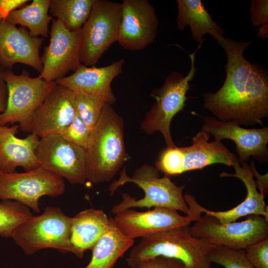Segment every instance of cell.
<instances>
[{
    "label": "cell",
    "instance_id": "6da1fadb",
    "mask_svg": "<svg viewBox=\"0 0 268 268\" xmlns=\"http://www.w3.org/2000/svg\"><path fill=\"white\" fill-rule=\"evenodd\" d=\"M217 42L227 57L226 77L216 92L204 94V107L221 121L241 126L263 125V119L268 116V73L244 57L252 42L224 36Z\"/></svg>",
    "mask_w": 268,
    "mask_h": 268
},
{
    "label": "cell",
    "instance_id": "7a4b0ae2",
    "mask_svg": "<svg viewBox=\"0 0 268 268\" xmlns=\"http://www.w3.org/2000/svg\"><path fill=\"white\" fill-rule=\"evenodd\" d=\"M85 150L87 181L92 184L110 181L126 161L123 120L112 105L104 106Z\"/></svg>",
    "mask_w": 268,
    "mask_h": 268
},
{
    "label": "cell",
    "instance_id": "3957f363",
    "mask_svg": "<svg viewBox=\"0 0 268 268\" xmlns=\"http://www.w3.org/2000/svg\"><path fill=\"white\" fill-rule=\"evenodd\" d=\"M217 246L193 236L188 227L163 230L142 238L126 261L135 267L158 257L181 261L186 268H210L208 254Z\"/></svg>",
    "mask_w": 268,
    "mask_h": 268
},
{
    "label": "cell",
    "instance_id": "277c9868",
    "mask_svg": "<svg viewBox=\"0 0 268 268\" xmlns=\"http://www.w3.org/2000/svg\"><path fill=\"white\" fill-rule=\"evenodd\" d=\"M156 167L144 164L136 169L132 177L128 176L126 167L120 173L118 180L110 185L108 191L112 196L121 186L133 183L140 188L144 197L138 200L127 193L122 195V200L113 206L111 212L116 214L125 209L134 207H162L180 211L187 214L189 207L183 194L185 185L177 186L169 177H160Z\"/></svg>",
    "mask_w": 268,
    "mask_h": 268
},
{
    "label": "cell",
    "instance_id": "5b68a950",
    "mask_svg": "<svg viewBox=\"0 0 268 268\" xmlns=\"http://www.w3.org/2000/svg\"><path fill=\"white\" fill-rule=\"evenodd\" d=\"M201 45L200 44L195 52L189 54L191 66L187 75L179 71H173L166 77L161 86L153 89L150 93L155 102L146 113L140 128L148 134L160 132L167 148L176 146L171 135V123L173 117L185 106L186 94L190 87L189 83L197 72L195 55Z\"/></svg>",
    "mask_w": 268,
    "mask_h": 268
},
{
    "label": "cell",
    "instance_id": "8992f818",
    "mask_svg": "<svg viewBox=\"0 0 268 268\" xmlns=\"http://www.w3.org/2000/svg\"><path fill=\"white\" fill-rule=\"evenodd\" d=\"M71 222L72 217L59 207L47 206L42 214L32 215L19 224L11 237L27 255L46 248L72 253Z\"/></svg>",
    "mask_w": 268,
    "mask_h": 268
},
{
    "label": "cell",
    "instance_id": "52a82bcc",
    "mask_svg": "<svg viewBox=\"0 0 268 268\" xmlns=\"http://www.w3.org/2000/svg\"><path fill=\"white\" fill-rule=\"evenodd\" d=\"M8 90L7 104L5 111L0 114V125L18 123L24 132L31 133L33 115L56 85L38 76H30L24 70L15 74L11 69L2 71Z\"/></svg>",
    "mask_w": 268,
    "mask_h": 268
},
{
    "label": "cell",
    "instance_id": "ba28073f",
    "mask_svg": "<svg viewBox=\"0 0 268 268\" xmlns=\"http://www.w3.org/2000/svg\"><path fill=\"white\" fill-rule=\"evenodd\" d=\"M122 15L121 3L95 0L91 13L81 29L82 65L95 66L111 46L118 42Z\"/></svg>",
    "mask_w": 268,
    "mask_h": 268
},
{
    "label": "cell",
    "instance_id": "9c48e42d",
    "mask_svg": "<svg viewBox=\"0 0 268 268\" xmlns=\"http://www.w3.org/2000/svg\"><path fill=\"white\" fill-rule=\"evenodd\" d=\"M189 230L194 237L214 246L245 250L268 237V220L261 215H251L240 222L222 223L215 217L205 214L189 226Z\"/></svg>",
    "mask_w": 268,
    "mask_h": 268
},
{
    "label": "cell",
    "instance_id": "30bf717a",
    "mask_svg": "<svg viewBox=\"0 0 268 268\" xmlns=\"http://www.w3.org/2000/svg\"><path fill=\"white\" fill-rule=\"evenodd\" d=\"M65 191L64 179L41 166L24 172L0 175V200L17 201L38 213L42 197L56 198Z\"/></svg>",
    "mask_w": 268,
    "mask_h": 268
},
{
    "label": "cell",
    "instance_id": "8fae6325",
    "mask_svg": "<svg viewBox=\"0 0 268 268\" xmlns=\"http://www.w3.org/2000/svg\"><path fill=\"white\" fill-rule=\"evenodd\" d=\"M189 211L186 215L178 211L162 207H155L145 211H137L132 208L125 209L116 214L113 221L122 233L134 240L178 227H188L197 221L201 215L191 202H188Z\"/></svg>",
    "mask_w": 268,
    "mask_h": 268
},
{
    "label": "cell",
    "instance_id": "7c38bea8",
    "mask_svg": "<svg viewBox=\"0 0 268 268\" xmlns=\"http://www.w3.org/2000/svg\"><path fill=\"white\" fill-rule=\"evenodd\" d=\"M40 166L71 184L87 181L86 150L60 134L40 138L36 149Z\"/></svg>",
    "mask_w": 268,
    "mask_h": 268
},
{
    "label": "cell",
    "instance_id": "4fadbf2b",
    "mask_svg": "<svg viewBox=\"0 0 268 268\" xmlns=\"http://www.w3.org/2000/svg\"><path fill=\"white\" fill-rule=\"evenodd\" d=\"M50 34V43L41 58L43 68L39 76L47 81L56 82L82 64L81 29L70 31L59 20L53 19Z\"/></svg>",
    "mask_w": 268,
    "mask_h": 268
},
{
    "label": "cell",
    "instance_id": "5bb4252c",
    "mask_svg": "<svg viewBox=\"0 0 268 268\" xmlns=\"http://www.w3.org/2000/svg\"><path fill=\"white\" fill-rule=\"evenodd\" d=\"M118 42L125 49L140 51L156 37L158 20L154 6L147 0H124Z\"/></svg>",
    "mask_w": 268,
    "mask_h": 268
},
{
    "label": "cell",
    "instance_id": "9a60e30c",
    "mask_svg": "<svg viewBox=\"0 0 268 268\" xmlns=\"http://www.w3.org/2000/svg\"><path fill=\"white\" fill-rule=\"evenodd\" d=\"M202 130L213 136L214 140L228 139L235 142L239 163L253 157L260 162L268 159V127L246 129L233 122L218 120L214 117H205Z\"/></svg>",
    "mask_w": 268,
    "mask_h": 268
},
{
    "label": "cell",
    "instance_id": "2e32d148",
    "mask_svg": "<svg viewBox=\"0 0 268 268\" xmlns=\"http://www.w3.org/2000/svg\"><path fill=\"white\" fill-rule=\"evenodd\" d=\"M76 96L72 90L56 83L33 115L31 133L40 138L60 134L75 117Z\"/></svg>",
    "mask_w": 268,
    "mask_h": 268
},
{
    "label": "cell",
    "instance_id": "e0dca14e",
    "mask_svg": "<svg viewBox=\"0 0 268 268\" xmlns=\"http://www.w3.org/2000/svg\"><path fill=\"white\" fill-rule=\"evenodd\" d=\"M44 38L32 36L28 30L6 20L0 22V65L11 69L22 64L41 72L43 65L39 54Z\"/></svg>",
    "mask_w": 268,
    "mask_h": 268
},
{
    "label": "cell",
    "instance_id": "ac0fdd59",
    "mask_svg": "<svg viewBox=\"0 0 268 268\" xmlns=\"http://www.w3.org/2000/svg\"><path fill=\"white\" fill-rule=\"evenodd\" d=\"M125 60L120 59L110 65L98 67L81 64L70 75L56 81L75 93L96 96L112 105L116 101L112 88L113 80L121 73Z\"/></svg>",
    "mask_w": 268,
    "mask_h": 268
},
{
    "label": "cell",
    "instance_id": "d6986e66",
    "mask_svg": "<svg viewBox=\"0 0 268 268\" xmlns=\"http://www.w3.org/2000/svg\"><path fill=\"white\" fill-rule=\"evenodd\" d=\"M232 166L235 170L234 173L222 172L219 176L220 177H233L240 179L246 189L245 200L231 209L218 211L207 209L196 202V205L199 211L215 217L222 223L234 222L241 217L251 215H261L268 220V206L265 202L264 195L258 190L251 166L247 162L239 163L235 155Z\"/></svg>",
    "mask_w": 268,
    "mask_h": 268
},
{
    "label": "cell",
    "instance_id": "ffe728a7",
    "mask_svg": "<svg viewBox=\"0 0 268 268\" xmlns=\"http://www.w3.org/2000/svg\"><path fill=\"white\" fill-rule=\"evenodd\" d=\"M20 127L0 125V171L2 173L15 172L17 167L26 171L40 166L36 155L40 138L30 133L24 138L16 136Z\"/></svg>",
    "mask_w": 268,
    "mask_h": 268
},
{
    "label": "cell",
    "instance_id": "44dd1931",
    "mask_svg": "<svg viewBox=\"0 0 268 268\" xmlns=\"http://www.w3.org/2000/svg\"><path fill=\"white\" fill-rule=\"evenodd\" d=\"M210 136L208 132L201 129L192 138L191 145L181 147L183 173L216 163L232 166L235 154L221 141L209 142Z\"/></svg>",
    "mask_w": 268,
    "mask_h": 268
},
{
    "label": "cell",
    "instance_id": "7402d4cb",
    "mask_svg": "<svg viewBox=\"0 0 268 268\" xmlns=\"http://www.w3.org/2000/svg\"><path fill=\"white\" fill-rule=\"evenodd\" d=\"M109 223L110 217L99 209H86L72 217V253L78 258H82L86 251L93 249L106 231Z\"/></svg>",
    "mask_w": 268,
    "mask_h": 268
},
{
    "label": "cell",
    "instance_id": "603a6c76",
    "mask_svg": "<svg viewBox=\"0 0 268 268\" xmlns=\"http://www.w3.org/2000/svg\"><path fill=\"white\" fill-rule=\"evenodd\" d=\"M177 27L189 26L193 40L202 43L204 35L217 41L223 37V29L214 21L201 0H177Z\"/></svg>",
    "mask_w": 268,
    "mask_h": 268
},
{
    "label": "cell",
    "instance_id": "cb8c5ba5",
    "mask_svg": "<svg viewBox=\"0 0 268 268\" xmlns=\"http://www.w3.org/2000/svg\"><path fill=\"white\" fill-rule=\"evenodd\" d=\"M134 242L122 233L110 217L108 227L91 250V260L85 268H113Z\"/></svg>",
    "mask_w": 268,
    "mask_h": 268
},
{
    "label": "cell",
    "instance_id": "d4e9b609",
    "mask_svg": "<svg viewBox=\"0 0 268 268\" xmlns=\"http://www.w3.org/2000/svg\"><path fill=\"white\" fill-rule=\"evenodd\" d=\"M50 3V0H33L10 12L6 20L27 27L33 36L47 37L49 23L53 19L49 14Z\"/></svg>",
    "mask_w": 268,
    "mask_h": 268
},
{
    "label": "cell",
    "instance_id": "484cf974",
    "mask_svg": "<svg viewBox=\"0 0 268 268\" xmlns=\"http://www.w3.org/2000/svg\"><path fill=\"white\" fill-rule=\"evenodd\" d=\"M95 0H50L49 12L70 31L80 29L88 18Z\"/></svg>",
    "mask_w": 268,
    "mask_h": 268
},
{
    "label": "cell",
    "instance_id": "4316f807",
    "mask_svg": "<svg viewBox=\"0 0 268 268\" xmlns=\"http://www.w3.org/2000/svg\"><path fill=\"white\" fill-rule=\"evenodd\" d=\"M33 214L27 206L14 200L0 202V235L11 237L17 227Z\"/></svg>",
    "mask_w": 268,
    "mask_h": 268
},
{
    "label": "cell",
    "instance_id": "83f0119b",
    "mask_svg": "<svg viewBox=\"0 0 268 268\" xmlns=\"http://www.w3.org/2000/svg\"><path fill=\"white\" fill-rule=\"evenodd\" d=\"M76 113L92 129L97 123L107 103L102 99L81 93H76Z\"/></svg>",
    "mask_w": 268,
    "mask_h": 268
},
{
    "label": "cell",
    "instance_id": "f1b7e54d",
    "mask_svg": "<svg viewBox=\"0 0 268 268\" xmlns=\"http://www.w3.org/2000/svg\"><path fill=\"white\" fill-rule=\"evenodd\" d=\"M210 262L225 268H255L246 257L243 250L217 246L208 254Z\"/></svg>",
    "mask_w": 268,
    "mask_h": 268
},
{
    "label": "cell",
    "instance_id": "f546056e",
    "mask_svg": "<svg viewBox=\"0 0 268 268\" xmlns=\"http://www.w3.org/2000/svg\"><path fill=\"white\" fill-rule=\"evenodd\" d=\"M155 166L158 171L168 177L183 173V153L181 147H167L160 155Z\"/></svg>",
    "mask_w": 268,
    "mask_h": 268
},
{
    "label": "cell",
    "instance_id": "4dcf8cb0",
    "mask_svg": "<svg viewBox=\"0 0 268 268\" xmlns=\"http://www.w3.org/2000/svg\"><path fill=\"white\" fill-rule=\"evenodd\" d=\"M91 130L76 113L71 123L60 134L66 140L86 149L90 139Z\"/></svg>",
    "mask_w": 268,
    "mask_h": 268
},
{
    "label": "cell",
    "instance_id": "1f68e13d",
    "mask_svg": "<svg viewBox=\"0 0 268 268\" xmlns=\"http://www.w3.org/2000/svg\"><path fill=\"white\" fill-rule=\"evenodd\" d=\"M245 254L255 268H268V237L249 246Z\"/></svg>",
    "mask_w": 268,
    "mask_h": 268
},
{
    "label": "cell",
    "instance_id": "d6a6232c",
    "mask_svg": "<svg viewBox=\"0 0 268 268\" xmlns=\"http://www.w3.org/2000/svg\"><path fill=\"white\" fill-rule=\"evenodd\" d=\"M250 14L254 26H261L263 24L268 23V0H251Z\"/></svg>",
    "mask_w": 268,
    "mask_h": 268
},
{
    "label": "cell",
    "instance_id": "836d02e7",
    "mask_svg": "<svg viewBox=\"0 0 268 268\" xmlns=\"http://www.w3.org/2000/svg\"><path fill=\"white\" fill-rule=\"evenodd\" d=\"M129 268H186L180 261L163 257L148 260L135 267Z\"/></svg>",
    "mask_w": 268,
    "mask_h": 268
},
{
    "label": "cell",
    "instance_id": "e575fe53",
    "mask_svg": "<svg viewBox=\"0 0 268 268\" xmlns=\"http://www.w3.org/2000/svg\"><path fill=\"white\" fill-rule=\"evenodd\" d=\"M29 1V0H0V22L6 20L10 12Z\"/></svg>",
    "mask_w": 268,
    "mask_h": 268
},
{
    "label": "cell",
    "instance_id": "d590c367",
    "mask_svg": "<svg viewBox=\"0 0 268 268\" xmlns=\"http://www.w3.org/2000/svg\"><path fill=\"white\" fill-rule=\"evenodd\" d=\"M250 165L251 167L254 177L257 178L256 182L258 189L259 188L260 192L264 195L268 192V174L264 175L260 174L256 169L255 162L253 160L251 161Z\"/></svg>",
    "mask_w": 268,
    "mask_h": 268
},
{
    "label": "cell",
    "instance_id": "8d00e7d4",
    "mask_svg": "<svg viewBox=\"0 0 268 268\" xmlns=\"http://www.w3.org/2000/svg\"><path fill=\"white\" fill-rule=\"evenodd\" d=\"M2 71H0V114L6 110L8 99L7 87Z\"/></svg>",
    "mask_w": 268,
    "mask_h": 268
},
{
    "label": "cell",
    "instance_id": "74e56055",
    "mask_svg": "<svg viewBox=\"0 0 268 268\" xmlns=\"http://www.w3.org/2000/svg\"><path fill=\"white\" fill-rule=\"evenodd\" d=\"M268 37V23L263 24L258 29L257 37L261 40L267 39Z\"/></svg>",
    "mask_w": 268,
    "mask_h": 268
},
{
    "label": "cell",
    "instance_id": "f35d334b",
    "mask_svg": "<svg viewBox=\"0 0 268 268\" xmlns=\"http://www.w3.org/2000/svg\"><path fill=\"white\" fill-rule=\"evenodd\" d=\"M4 70V69L3 68V67L1 66V65H0V71H2Z\"/></svg>",
    "mask_w": 268,
    "mask_h": 268
},
{
    "label": "cell",
    "instance_id": "ab89813d",
    "mask_svg": "<svg viewBox=\"0 0 268 268\" xmlns=\"http://www.w3.org/2000/svg\"><path fill=\"white\" fill-rule=\"evenodd\" d=\"M2 172H1V171H0V175L1 174H2Z\"/></svg>",
    "mask_w": 268,
    "mask_h": 268
}]
</instances>
